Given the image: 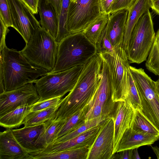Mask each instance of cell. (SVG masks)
Listing matches in <instances>:
<instances>
[{"mask_svg": "<svg viewBox=\"0 0 159 159\" xmlns=\"http://www.w3.org/2000/svg\"><path fill=\"white\" fill-rule=\"evenodd\" d=\"M0 53V94L35 83L37 78L48 72L32 64L20 51L9 49L6 45Z\"/></svg>", "mask_w": 159, "mask_h": 159, "instance_id": "6da1fadb", "label": "cell"}, {"mask_svg": "<svg viewBox=\"0 0 159 159\" xmlns=\"http://www.w3.org/2000/svg\"><path fill=\"white\" fill-rule=\"evenodd\" d=\"M100 79V76L95 70L83 68L72 89L62 99L54 118L67 119L90 103Z\"/></svg>", "mask_w": 159, "mask_h": 159, "instance_id": "7a4b0ae2", "label": "cell"}, {"mask_svg": "<svg viewBox=\"0 0 159 159\" xmlns=\"http://www.w3.org/2000/svg\"><path fill=\"white\" fill-rule=\"evenodd\" d=\"M97 53L96 46L82 32L70 34L59 44L55 66L49 72L57 73L84 65Z\"/></svg>", "mask_w": 159, "mask_h": 159, "instance_id": "3957f363", "label": "cell"}, {"mask_svg": "<svg viewBox=\"0 0 159 159\" xmlns=\"http://www.w3.org/2000/svg\"><path fill=\"white\" fill-rule=\"evenodd\" d=\"M58 45L55 39L40 27L20 52L32 64L49 72L55 65Z\"/></svg>", "mask_w": 159, "mask_h": 159, "instance_id": "277c9868", "label": "cell"}, {"mask_svg": "<svg viewBox=\"0 0 159 159\" xmlns=\"http://www.w3.org/2000/svg\"><path fill=\"white\" fill-rule=\"evenodd\" d=\"M155 35L152 16L148 10L140 18L131 33L126 52L130 63L139 64L146 60Z\"/></svg>", "mask_w": 159, "mask_h": 159, "instance_id": "5b68a950", "label": "cell"}, {"mask_svg": "<svg viewBox=\"0 0 159 159\" xmlns=\"http://www.w3.org/2000/svg\"><path fill=\"white\" fill-rule=\"evenodd\" d=\"M84 65H79L55 73L48 72L38 79L35 86L41 100L59 96L62 97L74 87Z\"/></svg>", "mask_w": 159, "mask_h": 159, "instance_id": "8992f818", "label": "cell"}, {"mask_svg": "<svg viewBox=\"0 0 159 159\" xmlns=\"http://www.w3.org/2000/svg\"><path fill=\"white\" fill-rule=\"evenodd\" d=\"M129 68L139 89L142 106L139 110L159 131V93L154 81L143 68Z\"/></svg>", "mask_w": 159, "mask_h": 159, "instance_id": "52a82bcc", "label": "cell"}, {"mask_svg": "<svg viewBox=\"0 0 159 159\" xmlns=\"http://www.w3.org/2000/svg\"><path fill=\"white\" fill-rule=\"evenodd\" d=\"M98 53L108 67L112 83L113 102L125 101L128 88L127 70L130 66L126 52L122 46H120L114 53Z\"/></svg>", "mask_w": 159, "mask_h": 159, "instance_id": "ba28073f", "label": "cell"}, {"mask_svg": "<svg viewBox=\"0 0 159 159\" xmlns=\"http://www.w3.org/2000/svg\"><path fill=\"white\" fill-rule=\"evenodd\" d=\"M101 14L100 0H70L68 32L70 34L82 32Z\"/></svg>", "mask_w": 159, "mask_h": 159, "instance_id": "9c48e42d", "label": "cell"}, {"mask_svg": "<svg viewBox=\"0 0 159 159\" xmlns=\"http://www.w3.org/2000/svg\"><path fill=\"white\" fill-rule=\"evenodd\" d=\"M102 59L101 78L86 115L88 120L111 116L116 104L112 99V85L108 67L106 61Z\"/></svg>", "mask_w": 159, "mask_h": 159, "instance_id": "30bf717a", "label": "cell"}, {"mask_svg": "<svg viewBox=\"0 0 159 159\" xmlns=\"http://www.w3.org/2000/svg\"><path fill=\"white\" fill-rule=\"evenodd\" d=\"M13 28L28 43L41 27L34 14L21 0H7Z\"/></svg>", "mask_w": 159, "mask_h": 159, "instance_id": "8fae6325", "label": "cell"}, {"mask_svg": "<svg viewBox=\"0 0 159 159\" xmlns=\"http://www.w3.org/2000/svg\"><path fill=\"white\" fill-rule=\"evenodd\" d=\"M114 119L107 117L101 123L98 133L89 148L87 159H111L113 155Z\"/></svg>", "mask_w": 159, "mask_h": 159, "instance_id": "7c38bea8", "label": "cell"}, {"mask_svg": "<svg viewBox=\"0 0 159 159\" xmlns=\"http://www.w3.org/2000/svg\"><path fill=\"white\" fill-rule=\"evenodd\" d=\"M33 83L0 94V116L19 106H31L37 102L39 97L36 86Z\"/></svg>", "mask_w": 159, "mask_h": 159, "instance_id": "4fadbf2b", "label": "cell"}, {"mask_svg": "<svg viewBox=\"0 0 159 159\" xmlns=\"http://www.w3.org/2000/svg\"><path fill=\"white\" fill-rule=\"evenodd\" d=\"M114 115V133L113 154L118 149L120 141L125 131L131 127L135 110L127 102L120 101L116 103Z\"/></svg>", "mask_w": 159, "mask_h": 159, "instance_id": "5bb4252c", "label": "cell"}, {"mask_svg": "<svg viewBox=\"0 0 159 159\" xmlns=\"http://www.w3.org/2000/svg\"><path fill=\"white\" fill-rule=\"evenodd\" d=\"M101 123L73 138L64 142L51 144L35 152H55L86 146L90 147L97 136Z\"/></svg>", "mask_w": 159, "mask_h": 159, "instance_id": "9a60e30c", "label": "cell"}, {"mask_svg": "<svg viewBox=\"0 0 159 159\" xmlns=\"http://www.w3.org/2000/svg\"><path fill=\"white\" fill-rule=\"evenodd\" d=\"M128 10L122 9L109 14L106 26L108 37L114 47L122 46Z\"/></svg>", "mask_w": 159, "mask_h": 159, "instance_id": "2e32d148", "label": "cell"}, {"mask_svg": "<svg viewBox=\"0 0 159 159\" xmlns=\"http://www.w3.org/2000/svg\"><path fill=\"white\" fill-rule=\"evenodd\" d=\"M29 153L15 138L12 129L0 133V159H28Z\"/></svg>", "mask_w": 159, "mask_h": 159, "instance_id": "e0dca14e", "label": "cell"}, {"mask_svg": "<svg viewBox=\"0 0 159 159\" xmlns=\"http://www.w3.org/2000/svg\"><path fill=\"white\" fill-rule=\"evenodd\" d=\"M158 139L159 137L145 133L131 127L124 133L116 152L138 148L142 146L151 145Z\"/></svg>", "mask_w": 159, "mask_h": 159, "instance_id": "ac0fdd59", "label": "cell"}, {"mask_svg": "<svg viewBox=\"0 0 159 159\" xmlns=\"http://www.w3.org/2000/svg\"><path fill=\"white\" fill-rule=\"evenodd\" d=\"M38 11L41 27L56 39L58 31L59 17L55 9L47 0H39Z\"/></svg>", "mask_w": 159, "mask_h": 159, "instance_id": "d6986e66", "label": "cell"}, {"mask_svg": "<svg viewBox=\"0 0 159 159\" xmlns=\"http://www.w3.org/2000/svg\"><path fill=\"white\" fill-rule=\"evenodd\" d=\"M150 8L149 0H136L128 10L123 47L126 52L133 30L140 18Z\"/></svg>", "mask_w": 159, "mask_h": 159, "instance_id": "ffe728a7", "label": "cell"}, {"mask_svg": "<svg viewBox=\"0 0 159 159\" xmlns=\"http://www.w3.org/2000/svg\"><path fill=\"white\" fill-rule=\"evenodd\" d=\"M43 125L44 123L34 126H24L20 129H12L16 140L28 153L37 150L35 143L43 129Z\"/></svg>", "mask_w": 159, "mask_h": 159, "instance_id": "44dd1931", "label": "cell"}, {"mask_svg": "<svg viewBox=\"0 0 159 159\" xmlns=\"http://www.w3.org/2000/svg\"><path fill=\"white\" fill-rule=\"evenodd\" d=\"M66 120L53 117L44 123L43 129L35 143L36 151L53 143Z\"/></svg>", "mask_w": 159, "mask_h": 159, "instance_id": "7402d4cb", "label": "cell"}, {"mask_svg": "<svg viewBox=\"0 0 159 159\" xmlns=\"http://www.w3.org/2000/svg\"><path fill=\"white\" fill-rule=\"evenodd\" d=\"M31 106L23 105L0 116V125L7 129L18 128L31 112Z\"/></svg>", "mask_w": 159, "mask_h": 159, "instance_id": "603a6c76", "label": "cell"}, {"mask_svg": "<svg viewBox=\"0 0 159 159\" xmlns=\"http://www.w3.org/2000/svg\"><path fill=\"white\" fill-rule=\"evenodd\" d=\"M60 104L56 106L30 112L25 118L22 124L24 127H27L43 124L47 120L54 117Z\"/></svg>", "mask_w": 159, "mask_h": 159, "instance_id": "cb8c5ba5", "label": "cell"}, {"mask_svg": "<svg viewBox=\"0 0 159 159\" xmlns=\"http://www.w3.org/2000/svg\"><path fill=\"white\" fill-rule=\"evenodd\" d=\"M108 20L109 15L104 13H102L101 15L96 20L82 31L89 40L96 46Z\"/></svg>", "mask_w": 159, "mask_h": 159, "instance_id": "d4e9b609", "label": "cell"}, {"mask_svg": "<svg viewBox=\"0 0 159 159\" xmlns=\"http://www.w3.org/2000/svg\"><path fill=\"white\" fill-rule=\"evenodd\" d=\"M89 105L67 119L56 139L76 129L85 123L86 114L90 109Z\"/></svg>", "mask_w": 159, "mask_h": 159, "instance_id": "484cf974", "label": "cell"}, {"mask_svg": "<svg viewBox=\"0 0 159 159\" xmlns=\"http://www.w3.org/2000/svg\"><path fill=\"white\" fill-rule=\"evenodd\" d=\"M79 156L78 150L73 149L51 152H34L28 154V159H77Z\"/></svg>", "mask_w": 159, "mask_h": 159, "instance_id": "4316f807", "label": "cell"}, {"mask_svg": "<svg viewBox=\"0 0 159 159\" xmlns=\"http://www.w3.org/2000/svg\"><path fill=\"white\" fill-rule=\"evenodd\" d=\"M127 74L128 88L125 102L129 104L135 110H140L142 106L139 89L132 76L129 67L127 69Z\"/></svg>", "mask_w": 159, "mask_h": 159, "instance_id": "83f0119b", "label": "cell"}, {"mask_svg": "<svg viewBox=\"0 0 159 159\" xmlns=\"http://www.w3.org/2000/svg\"><path fill=\"white\" fill-rule=\"evenodd\" d=\"M146 68L156 75H159V29L145 63Z\"/></svg>", "mask_w": 159, "mask_h": 159, "instance_id": "f1b7e54d", "label": "cell"}, {"mask_svg": "<svg viewBox=\"0 0 159 159\" xmlns=\"http://www.w3.org/2000/svg\"><path fill=\"white\" fill-rule=\"evenodd\" d=\"M131 127L135 130L159 137V131L151 124L139 110H135V117Z\"/></svg>", "mask_w": 159, "mask_h": 159, "instance_id": "f546056e", "label": "cell"}, {"mask_svg": "<svg viewBox=\"0 0 159 159\" xmlns=\"http://www.w3.org/2000/svg\"><path fill=\"white\" fill-rule=\"evenodd\" d=\"M70 0H63L59 16L58 31L55 39L59 44L66 37L70 34L67 30V22Z\"/></svg>", "mask_w": 159, "mask_h": 159, "instance_id": "4dcf8cb0", "label": "cell"}, {"mask_svg": "<svg viewBox=\"0 0 159 159\" xmlns=\"http://www.w3.org/2000/svg\"><path fill=\"white\" fill-rule=\"evenodd\" d=\"M107 117H102L85 121V123L78 128L56 139L53 143L64 142L73 138L88 129L97 126Z\"/></svg>", "mask_w": 159, "mask_h": 159, "instance_id": "1f68e13d", "label": "cell"}, {"mask_svg": "<svg viewBox=\"0 0 159 159\" xmlns=\"http://www.w3.org/2000/svg\"><path fill=\"white\" fill-rule=\"evenodd\" d=\"M96 47L97 53H112L116 51L117 48H115L110 40L107 35L106 26L98 41Z\"/></svg>", "mask_w": 159, "mask_h": 159, "instance_id": "d6a6232c", "label": "cell"}, {"mask_svg": "<svg viewBox=\"0 0 159 159\" xmlns=\"http://www.w3.org/2000/svg\"><path fill=\"white\" fill-rule=\"evenodd\" d=\"M62 97L59 96L41 100H38L31 106L30 111H34L57 106L60 103Z\"/></svg>", "mask_w": 159, "mask_h": 159, "instance_id": "836d02e7", "label": "cell"}, {"mask_svg": "<svg viewBox=\"0 0 159 159\" xmlns=\"http://www.w3.org/2000/svg\"><path fill=\"white\" fill-rule=\"evenodd\" d=\"M0 17L7 27H12L10 11L7 0H0Z\"/></svg>", "mask_w": 159, "mask_h": 159, "instance_id": "e575fe53", "label": "cell"}, {"mask_svg": "<svg viewBox=\"0 0 159 159\" xmlns=\"http://www.w3.org/2000/svg\"><path fill=\"white\" fill-rule=\"evenodd\" d=\"M136 0H114L111 14L118 11L126 9L128 10Z\"/></svg>", "mask_w": 159, "mask_h": 159, "instance_id": "d590c367", "label": "cell"}, {"mask_svg": "<svg viewBox=\"0 0 159 159\" xmlns=\"http://www.w3.org/2000/svg\"><path fill=\"white\" fill-rule=\"evenodd\" d=\"M0 51H1L5 46V39L6 36L9 31V30L4 23L2 19L0 17Z\"/></svg>", "mask_w": 159, "mask_h": 159, "instance_id": "8d00e7d4", "label": "cell"}, {"mask_svg": "<svg viewBox=\"0 0 159 159\" xmlns=\"http://www.w3.org/2000/svg\"><path fill=\"white\" fill-rule=\"evenodd\" d=\"M114 0H103L100 2L102 13L111 14Z\"/></svg>", "mask_w": 159, "mask_h": 159, "instance_id": "74e56055", "label": "cell"}, {"mask_svg": "<svg viewBox=\"0 0 159 159\" xmlns=\"http://www.w3.org/2000/svg\"><path fill=\"white\" fill-rule=\"evenodd\" d=\"M133 149L124 150L119 152L117 154H113L112 159L118 158L120 159H132V151Z\"/></svg>", "mask_w": 159, "mask_h": 159, "instance_id": "f35d334b", "label": "cell"}, {"mask_svg": "<svg viewBox=\"0 0 159 159\" xmlns=\"http://www.w3.org/2000/svg\"><path fill=\"white\" fill-rule=\"evenodd\" d=\"M21 0L27 6L34 14L38 13V4L39 0Z\"/></svg>", "mask_w": 159, "mask_h": 159, "instance_id": "ab89813d", "label": "cell"}, {"mask_svg": "<svg viewBox=\"0 0 159 159\" xmlns=\"http://www.w3.org/2000/svg\"><path fill=\"white\" fill-rule=\"evenodd\" d=\"M47 0L54 8L59 17L63 0Z\"/></svg>", "mask_w": 159, "mask_h": 159, "instance_id": "60d3db41", "label": "cell"}, {"mask_svg": "<svg viewBox=\"0 0 159 159\" xmlns=\"http://www.w3.org/2000/svg\"><path fill=\"white\" fill-rule=\"evenodd\" d=\"M150 8L159 15V0H149Z\"/></svg>", "mask_w": 159, "mask_h": 159, "instance_id": "b9f144b4", "label": "cell"}, {"mask_svg": "<svg viewBox=\"0 0 159 159\" xmlns=\"http://www.w3.org/2000/svg\"><path fill=\"white\" fill-rule=\"evenodd\" d=\"M140 157L139 155L138 148H135L133 149L132 159H140Z\"/></svg>", "mask_w": 159, "mask_h": 159, "instance_id": "7bdbcfd3", "label": "cell"}, {"mask_svg": "<svg viewBox=\"0 0 159 159\" xmlns=\"http://www.w3.org/2000/svg\"><path fill=\"white\" fill-rule=\"evenodd\" d=\"M152 148L157 158L159 159V147L156 146L154 147L152 146Z\"/></svg>", "mask_w": 159, "mask_h": 159, "instance_id": "ee69618b", "label": "cell"}, {"mask_svg": "<svg viewBox=\"0 0 159 159\" xmlns=\"http://www.w3.org/2000/svg\"><path fill=\"white\" fill-rule=\"evenodd\" d=\"M155 86L156 89L159 93V75H158V78L157 80L154 81Z\"/></svg>", "mask_w": 159, "mask_h": 159, "instance_id": "f6af8a7d", "label": "cell"}, {"mask_svg": "<svg viewBox=\"0 0 159 159\" xmlns=\"http://www.w3.org/2000/svg\"><path fill=\"white\" fill-rule=\"evenodd\" d=\"M103 0H100V2H101L102 1H103Z\"/></svg>", "mask_w": 159, "mask_h": 159, "instance_id": "bcb514c9", "label": "cell"}]
</instances>
